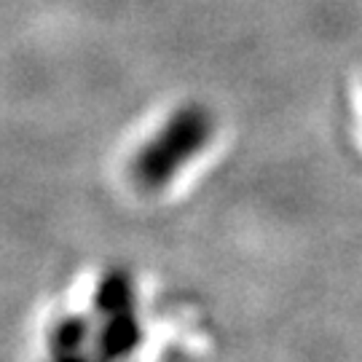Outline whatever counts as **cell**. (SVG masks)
<instances>
[{"instance_id":"277c9868","label":"cell","mask_w":362,"mask_h":362,"mask_svg":"<svg viewBox=\"0 0 362 362\" xmlns=\"http://www.w3.org/2000/svg\"><path fill=\"white\" fill-rule=\"evenodd\" d=\"M86 338H89V322L83 317H67V320H62V322L54 327L52 346L57 351V357H62V354H78V351L83 349Z\"/></svg>"},{"instance_id":"3957f363","label":"cell","mask_w":362,"mask_h":362,"mask_svg":"<svg viewBox=\"0 0 362 362\" xmlns=\"http://www.w3.org/2000/svg\"><path fill=\"white\" fill-rule=\"evenodd\" d=\"M94 309L103 317L118 314V311L134 309V285H132L129 272L113 269L100 279L97 296H94Z\"/></svg>"},{"instance_id":"7a4b0ae2","label":"cell","mask_w":362,"mask_h":362,"mask_svg":"<svg viewBox=\"0 0 362 362\" xmlns=\"http://www.w3.org/2000/svg\"><path fill=\"white\" fill-rule=\"evenodd\" d=\"M143 341V325L137 320V311L127 309L110 314L105 320L103 330L97 336V357L94 362H118L129 357Z\"/></svg>"},{"instance_id":"6da1fadb","label":"cell","mask_w":362,"mask_h":362,"mask_svg":"<svg viewBox=\"0 0 362 362\" xmlns=\"http://www.w3.org/2000/svg\"><path fill=\"white\" fill-rule=\"evenodd\" d=\"M215 134V118L204 105H182L153 137L132 156L129 177L143 194L164 191L209 145Z\"/></svg>"}]
</instances>
